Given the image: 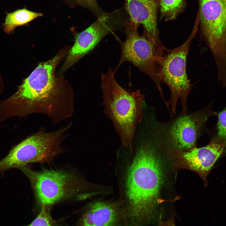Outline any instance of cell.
<instances>
[{
  "label": "cell",
  "mask_w": 226,
  "mask_h": 226,
  "mask_svg": "<svg viewBox=\"0 0 226 226\" xmlns=\"http://www.w3.org/2000/svg\"><path fill=\"white\" fill-rule=\"evenodd\" d=\"M42 14L26 9L16 10L7 14L4 24V30L7 33L13 30L17 26L31 21Z\"/></svg>",
  "instance_id": "4fadbf2b"
},
{
  "label": "cell",
  "mask_w": 226,
  "mask_h": 226,
  "mask_svg": "<svg viewBox=\"0 0 226 226\" xmlns=\"http://www.w3.org/2000/svg\"><path fill=\"white\" fill-rule=\"evenodd\" d=\"M129 19L134 24L143 25V35L154 46L161 57L167 49L159 39L157 26V13L158 0H125Z\"/></svg>",
  "instance_id": "30bf717a"
},
{
  "label": "cell",
  "mask_w": 226,
  "mask_h": 226,
  "mask_svg": "<svg viewBox=\"0 0 226 226\" xmlns=\"http://www.w3.org/2000/svg\"><path fill=\"white\" fill-rule=\"evenodd\" d=\"M225 148L223 143L213 138L205 146L196 147L180 153L183 161L206 182L207 176L218 159L224 153Z\"/></svg>",
  "instance_id": "8fae6325"
},
{
  "label": "cell",
  "mask_w": 226,
  "mask_h": 226,
  "mask_svg": "<svg viewBox=\"0 0 226 226\" xmlns=\"http://www.w3.org/2000/svg\"><path fill=\"white\" fill-rule=\"evenodd\" d=\"M223 85H226V84H223Z\"/></svg>",
  "instance_id": "d6986e66"
},
{
  "label": "cell",
  "mask_w": 226,
  "mask_h": 226,
  "mask_svg": "<svg viewBox=\"0 0 226 226\" xmlns=\"http://www.w3.org/2000/svg\"><path fill=\"white\" fill-rule=\"evenodd\" d=\"M30 180L38 202L46 208L61 201L80 197L85 183L75 173L60 170L35 171L19 169Z\"/></svg>",
  "instance_id": "277c9868"
},
{
  "label": "cell",
  "mask_w": 226,
  "mask_h": 226,
  "mask_svg": "<svg viewBox=\"0 0 226 226\" xmlns=\"http://www.w3.org/2000/svg\"><path fill=\"white\" fill-rule=\"evenodd\" d=\"M115 73L110 68L101 74L103 103L122 144L132 152L135 129L143 118L144 96L139 90L129 92L122 88L115 78Z\"/></svg>",
  "instance_id": "3957f363"
},
{
  "label": "cell",
  "mask_w": 226,
  "mask_h": 226,
  "mask_svg": "<svg viewBox=\"0 0 226 226\" xmlns=\"http://www.w3.org/2000/svg\"><path fill=\"white\" fill-rule=\"evenodd\" d=\"M201 34L218 67H226V0H199Z\"/></svg>",
  "instance_id": "52a82bcc"
},
{
  "label": "cell",
  "mask_w": 226,
  "mask_h": 226,
  "mask_svg": "<svg viewBox=\"0 0 226 226\" xmlns=\"http://www.w3.org/2000/svg\"><path fill=\"white\" fill-rule=\"evenodd\" d=\"M217 128V133L213 138L224 145L225 153L226 152V107L218 114Z\"/></svg>",
  "instance_id": "9a60e30c"
},
{
  "label": "cell",
  "mask_w": 226,
  "mask_h": 226,
  "mask_svg": "<svg viewBox=\"0 0 226 226\" xmlns=\"http://www.w3.org/2000/svg\"><path fill=\"white\" fill-rule=\"evenodd\" d=\"M215 114L208 107L178 118L169 131L173 146L180 152L188 151L196 147L197 139L202 128L209 117Z\"/></svg>",
  "instance_id": "9c48e42d"
},
{
  "label": "cell",
  "mask_w": 226,
  "mask_h": 226,
  "mask_svg": "<svg viewBox=\"0 0 226 226\" xmlns=\"http://www.w3.org/2000/svg\"><path fill=\"white\" fill-rule=\"evenodd\" d=\"M126 38L121 43V55L116 72L124 62H129L148 76L154 82L161 98L165 102L161 85V72L162 57L158 55L154 45L143 35H140L138 25L129 19L124 22Z\"/></svg>",
  "instance_id": "8992f818"
},
{
  "label": "cell",
  "mask_w": 226,
  "mask_h": 226,
  "mask_svg": "<svg viewBox=\"0 0 226 226\" xmlns=\"http://www.w3.org/2000/svg\"><path fill=\"white\" fill-rule=\"evenodd\" d=\"M199 23L195 22L193 30L186 40L180 46L168 49L162 60L161 79L170 92L167 107L171 105V116L176 113L179 100L183 106V115L187 114V101L194 86L188 79L186 72L187 59L190 45L198 30Z\"/></svg>",
  "instance_id": "5b68a950"
},
{
  "label": "cell",
  "mask_w": 226,
  "mask_h": 226,
  "mask_svg": "<svg viewBox=\"0 0 226 226\" xmlns=\"http://www.w3.org/2000/svg\"><path fill=\"white\" fill-rule=\"evenodd\" d=\"M67 52L62 50L50 60L39 63L13 95L0 101V124L12 118L36 113L46 116L56 124L73 116V94L55 88V71Z\"/></svg>",
  "instance_id": "6da1fadb"
},
{
  "label": "cell",
  "mask_w": 226,
  "mask_h": 226,
  "mask_svg": "<svg viewBox=\"0 0 226 226\" xmlns=\"http://www.w3.org/2000/svg\"><path fill=\"white\" fill-rule=\"evenodd\" d=\"M4 89V85L2 78L0 73V95L3 93Z\"/></svg>",
  "instance_id": "ac0fdd59"
},
{
  "label": "cell",
  "mask_w": 226,
  "mask_h": 226,
  "mask_svg": "<svg viewBox=\"0 0 226 226\" xmlns=\"http://www.w3.org/2000/svg\"><path fill=\"white\" fill-rule=\"evenodd\" d=\"M119 13L116 10L102 13L90 26L78 34L61 67L62 72L92 51L104 37L113 30L119 23Z\"/></svg>",
  "instance_id": "ba28073f"
},
{
  "label": "cell",
  "mask_w": 226,
  "mask_h": 226,
  "mask_svg": "<svg viewBox=\"0 0 226 226\" xmlns=\"http://www.w3.org/2000/svg\"><path fill=\"white\" fill-rule=\"evenodd\" d=\"M40 213L29 226H52L56 223L46 209V207L41 206Z\"/></svg>",
  "instance_id": "2e32d148"
},
{
  "label": "cell",
  "mask_w": 226,
  "mask_h": 226,
  "mask_svg": "<svg viewBox=\"0 0 226 226\" xmlns=\"http://www.w3.org/2000/svg\"><path fill=\"white\" fill-rule=\"evenodd\" d=\"M80 3L87 7L95 14L99 15L102 14L96 0H77Z\"/></svg>",
  "instance_id": "e0dca14e"
},
{
  "label": "cell",
  "mask_w": 226,
  "mask_h": 226,
  "mask_svg": "<svg viewBox=\"0 0 226 226\" xmlns=\"http://www.w3.org/2000/svg\"><path fill=\"white\" fill-rule=\"evenodd\" d=\"M120 211L116 204L97 201L91 204L81 218V226H113L118 223Z\"/></svg>",
  "instance_id": "7c38bea8"
},
{
  "label": "cell",
  "mask_w": 226,
  "mask_h": 226,
  "mask_svg": "<svg viewBox=\"0 0 226 226\" xmlns=\"http://www.w3.org/2000/svg\"><path fill=\"white\" fill-rule=\"evenodd\" d=\"M185 5V0H158L161 17L166 21L175 19Z\"/></svg>",
  "instance_id": "5bb4252c"
},
{
  "label": "cell",
  "mask_w": 226,
  "mask_h": 226,
  "mask_svg": "<svg viewBox=\"0 0 226 226\" xmlns=\"http://www.w3.org/2000/svg\"><path fill=\"white\" fill-rule=\"evenodd\" d=\"M162 180L161 164L155 150L149 145L143 146L129 167L126 178L128 214L133 222L140 223L152 216Z\"/></svg>",
  "instance_id": "7a4b0ae2"
}]
</instances>
